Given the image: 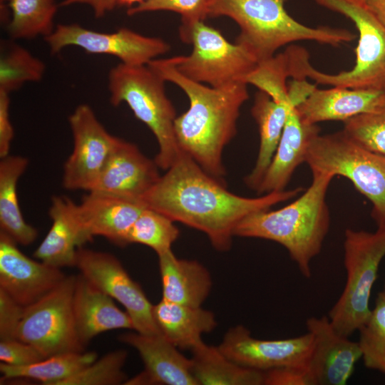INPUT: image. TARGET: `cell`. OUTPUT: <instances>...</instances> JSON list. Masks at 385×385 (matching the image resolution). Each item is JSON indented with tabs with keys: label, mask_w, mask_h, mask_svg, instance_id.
<instances>
[{
	"label": "cell",
	"mask_w": 385,
	"mask_h": 385,
	"mask_svg": "<svg viewBox=\"0 0 385 385\" xmlns=\"http://www.w3.org/2000/svg\"><path fill=\"white\" fill-rule=\"evenodd\" d=\"M304 189L272 192L260 197H241L205 171L182 151L142 199L146 207L173 221L204 232L218 251H227L234 230L248 215L270 209Z\"/></svg>",
	"instance_id": "1"
},
{
	"label": "cell",
	"mask_w": 385,
	"mask_h": 385,
	"mask_svg": "<svg viewBox=\"0 0 385 385\" xmlns=\"http://www.w3.org/2000/svg\"><path fill=\"white\" fill-rule=\"evenodd\" d=\"M147 65L165 81L179 86L188 97V110L175 120L180 150L225 183L222 152L236 135L240 108L249 98L247 84L239 81L220 88L207 86L179 73L170 58H155Z\"/></svg>",
	"instance_id": "2"
},
{
	"label": "cell",
	"mask_w": 385,
	"mask_h": 385,
	"mask_svg": "<svg viewBox=\"0 0 385 385\" xmlns=\"http://www.w3.org/2000/svg\"><path fill=\"white\" fill-rule=\"evenodd\" d=\"M312 173V183L299 198L277 210L251 213L234 230V236L279 243L285 247L306 278L311 277L310 262L320 252L329 229L326 195L334 177L327 173Z\"/></svg>",
	"instance_id": "3"
},
{
	"label": "cell",
	"mask_w": 385,
	"mask_h": 385,
	"mask_svg": "<svg viewBox=\"0 0 385 385\" xmlns=\"http://www.w3.org/2000/svg\"><path fill=\"white\" fill-rule=\"evenodd\" d=\"M287 0H212L209 16L234 20L240 33L236 43L244 46L258 63L274 56L280 47L298 41L338 46L354 40L346 29L305 26L286 11Z\"/></svg>",
	"instance_id": "4"
},
{
	"label": "cell",
	"mask_w": 385,
	"mask_h": 385,
	"mask_svg": "<svg viewBox=\"0 0 385 385\" xmlns=\"http://www.w3.org/2000/svg\"><path fill=\"white\" fill-rule=\"evenodd\" d=\"M349 18L359 31L355 64L351 70L329 74L312 66L309 53L295 46L289 53L291 77L353 89L385 90V26L360 0H314Z\"/></svg>",
	"instance_id": "5"
},
{
	"label": "cell",
	"mask_w": 385,
	"mask_h": 385,
	"mask_svg": "<svg viewBox=\"0 0 385 385\" xmlns=\"http://www.w3.org/2000/svg\"><path fill=\"white\" fill-rule=\"evenodd\" d=\"M165 82L148 65L120 63L108 73L111 103L118 106L125 103L135 117L148 127L159 148L154 160L158 168L166 170L182 150L175 134L176 112L166 95Z\"/></svg>",
	"instance_id": "6"
},
{
	"label": "cell",
	"mask_w": 385,
	"mask_h": 385,
	"mask_svg": "<svg viewBox=\"0 0 385 385\" xmlns=\"http://www.w3.org/2000/svg\"><path fill=\"white\" fill-rule=\"evenodd\" d=\"M344 250L346 283L328 317L339 334L349 337L371 314V289L385 256V230L370 232L346 229Z\"/></svg>",
	"instance_id": "7"
},
{
	"label": "cell",
	"mask_w": 385,
	"mask_h": 385,
	"mask_svg": "<svg viewBox=\"0 0 385 385\" xmlns=\"http://www.w3.org/2000/svg\"><path fill=\"white\" fill-rule=\"evenodd\" d=\"M306 163L312 172L349 179L372 204L377 229L385 230V160L356 143L342 130L317 135L308 148Z\"/></svg>",
	"instance_id": "8"
},
{
	"label": "cell",
	"mask_w": 385,
	"mask_h": 385,
	"mask_svg": "<svg viewBox=\"0 0 385 385\" xmlns=\"http://www.w3.org/2000/svg\"><path fill=\"white\" fill-rule=\"evenodd\" d=\"M179 32L181 40L191 43L192 50L188 56L172 57L170 60L179 73L192 81L208 83L213 88L245 82L258 65L244 46L230 43L204 21L180 27Z\"/></svg>",
	"instance_id": "9"
},
{
	"label": "cell",
	"mask_w": 385,
	"mask_h": 385,
	"mask_svg": "<svg viewBox=\"0 0 385 385\" xmlns=\"http://www.w3.org/2000/svg\"><path fill=\"white\" fill-rule=\"evenodd\" d=\"M76 279V276H66L45 296L24 307L16 339L34 346L45 358L64 352L84 351L73 308Z\"/></svg>",
	"instance_id": "10"
},
{
	"label": "cell",
	"mask_w": 385,
	"mask_h": 385,
	"mask_svg": "<svg viewBox=\"0 0 385 385\" xmlns=\"http://www.w3.org/2000/svg\"><path fill=\"white\" fill-rule=\"evenodd\" d=\"M75 266L86 279L124 307L135 332L161 334L154 318L153 305L114 255L81 247L77 250Z\"/></svg>",
	"instance_id": "11"
},
{
	"label": "cell",
	"mask_w": 385,
	"mask_h": 385,
	"mask_svg": "<svg viewBox=\"0 0 385 385\" xmlns=\"http://www.w3.org/2000/svg\"><path fill=\"white\" fill-rule=\"evenodd\" d=\"M68 123L73 148L63 165L62 184L67 190L91 191L119 138L105 129L86 104L76 108Z\"/></svg>",
	"instance_id": "12"
},
{
	"label": "cell",
	"mask_w": 385,
	"mask_h": 385,
	"mask_svg": "<svg viewBox=\"0 0 385 385\" xmlns=\"http://www.w3.org/2000/svg\"><path fill=\"white\" fill-rule=\"evenodd\" d=\"M44 38L53 54L66 46H76L89 53L114 56L130 66L147 65L170 50V45L163 39L145 36L127 28L102 33L77 24H58Z\"/></svg>",
	"instance_id": "13"
},
{
	"label": "cell",
	"mask_w": 385,
	"mask_h": 385,
	"mask_svg": "<svg viewBox=\"0 0 385 385\" xmlns=\"http://www.w3.org/2000/svg\"><path fill=\"white\" fill-rule=\"evenodd\" d=\"M312 345L309 332L292 338L264 340L254 338L242 325L230 328L218 346L237 364L262 371L284 366L307 368Z\"/></svg>",
	"instance_id": "14"
},
{
	"label": "cell",
	"mask_w": 385,
	"mask_h": 385,
	"mask_svg": "<svg viewBox=\"0 0 385 385\" xmlns=\"http://www.w3.org/2000/svg\"><path fill=\"white\" fill-rule=\"evenodd\" d=\"M312 345L307 369L314 385H344L362 352L357 342L339 334L327 316L306 320Z\"/></svg>",
	"instance_id": "15"
},
{
	"label": "cell",
	"mask_w": 385,
	"mask_h": 385,
	"mask_svg": "<svg viewBox=\"0 0 385 385\" xmlns=\"http://www.w3.org/2000/svg\"><path fill=\"white\" fill-rule=\"evenodd\" d=\"M16 244L0 232V289L26 307L53 289L66 276L61 268L26 256Z\"/></svg>",
	"instance_id": "16"
},
{
	"label": "cell",
	"mask_w": 385,
	"mask_h": 385,
	"mask_svg": "<svg viewBox=\"0 0 385 385\" xmlns=\"http://www.w3.org/2000/svg\"><path fill=\"white\" fill-rule=\"evenodd\" d=\"M118 339L135 348L145 366L142 372L124 384L199 385L192 371V359L183 355L162 334L127 332Z\"/></svg>",
	"instance_id": "17"
},
{
	"label": "cell",
	"mask_w": 385,
	"mask_h": 385,
	"mask_svg": "<svg viewBox=\"0 0 385 385\" xmlns=\"http://www.w3.org/2000/svg\"><path fill=\"white\" fill-rule=\"evenodd\" d=\"M160 177L155 160L135 144L119 138L92 190L142 201Z\"/></svg>",
	"instance_id": "18"
},
{
	"label": "cell",
	"mask_w": 385,
	"mask_h": 385,
	"mask_svg": "<svg viewBox=\"0 0 385 385\" xmlns=\"http://www.w3.org/2000/svg\"><path fill=\"white\" fill-rule=\"evenodd\" d=\"M145 207L140 200L98 190L88 191L77 204L88 241L102 236L120 246L125 245L128 232Z\"/></svg>",
	"instance_id": "19"
},
{
	"label": "cell",
	"mask_w": 385,
	"mask_h": 385,
	"mask_svg": "<svg viewBox=\"0 0 385 385\" xmlns=\"http://www.w3.org/2000/svg\"><path fill=\"white\" fill-rule=\"evenodd\" d=\"M48 215L51 227L34 256L58 268L75 266L78 248L88 241L77 204L67 197L54 196Z\"/></svg>",
	"instance_id": "20"
},
{
	"label": "cell",
	"mask_w": 385,
	"mask_h": 385,
	"mask_svg": "<svg viewBox=\"0 0 385 385\" xmlns=\"http://www.w3.org/2000/svg\"><path fill=\"white\" fill-rule=\"evenodd\" d=\"M73 308L77 332L86 346L98 334L117 329H133L126 312L82 274L76 276Z\"/></svg>",
	"instance_id": "21"
},
{
	"label": "cell",
	"mask_w": 385,
	"mask_h": 385,
	"mask_svg": "<svg viewBox=\"0 0 385 385\" xmlns=\"http://www.w3.org/2000/svg\"><path fill=\"white\" fill-rule=\"evenodd\" d=\"M385 96V90L317 87L298 106L296 111L302 122L317 124L327 120L346 121L373 111Z\"/></svg>",
	"instance_id": "22"
},
{
	"label": "cell",
	"mask_w": 385,
	"mask_h": 385,
	"mask_svg": "<svg viewBox=\"0 0 385 385\" xmlns=\"http://www.w3.org/2000/svg\"><path fill=\"white\" fill-rule=\"evenodd\" d=\"M319 132L317 124L302 122L295 107H291L277 148L257 193L284 190L297 168L306 162L310 143Z\"/></svg>",
	"instance_id": "23"
},
{
	"label": "cell",
	"mask_w": 385,
	"mask_h": 385,
	"mask_svg": "<svg viewBox=\"0 0 385 385\" xmlns=\"http://www.w3.org/2000/svg\"><path fill=\"white\" fill-rule=\"evenodd\" d=\"M162 299L190 307H201L208 297L212 279L196 260L178 259L171 250L158 255Z\"/></svg>",
	"instance_id": "24"
},
{
	"label": "cell",
	"mask_w": 385,
	"mask_h": 385,
	"mask_svg": "<svg viewBox=\"0 0 385 385\" xmlns=\"http://www.w3.org/2000/svg\"><path fill=\"white\" fill-rule=\"evenodd\" d=\"M153 315L161 334L176 347L192 349L201 337L217 326L213 312L162 299L153 305Z\"/></svg>",
	"instance_id": "25"
},
{
	"label": "cell",
	"mask_w": 385,
	"mask_h": 385,
	"mask_svg": "<svg viewBox=\"0 0 385 385\" xmlns=\"http://www.w3.org/2000/svg\"><path fill=\"white\" fill-rule=\"evenodd\" d=\"M292 106H294L291 102L275 101L262 91L255 94L251 113L258 125L260 140L255 165L245 178L250 189H258L277 148L289 110Z\"/></svg>",
	"instance_id": "26"
},
{
	"label": "cell",
	"mask_w": 385,
	"mask_h": 385,
	"mask_svg": "<svg viewBox=\"0 0 385 385\" xmlns=\"http://www.w3.org/2000/svg\"><path fill=\"white\" fill-rule=\"evenodd\" d=\"M29 165L26 158L10 155L0 161V228L17 244L27 246L38 236L23 217L17 196V183Z\"/></svg>",
	"instance_id": "27"
},
{
	"label": "cell",
	"mask_w": 385,
	"mask_h": 385,
	"mask_svg": "<svg viewBox=\"0 0 385 385\" xmlns=\"http://www.w3.org/2000/svg\"><path fill=\"white\" fill-rule=\"evenodd\" d=\"M192 371L199 385H262L265 371L241 366L217 347L201 342L191 349Z\"/></svg>",
	"instance_id": "28"
},
{
	"label": "cell",
	"mask_w": 385,
	"mask_h": 385,
	"mask_svg": "<svg viewBox=\"0 0 385 385\" xmlns=\"http://www.w3.org/2000/svg\"><path fill=\"white\" fill-rule=\"evenodd\" d=\"M95 351L64 352L48 356L28 366H11L1 363V382L16 378L37 380L44 385H59L97 359Z\"/></svg>",
	"instance_id": "29"
},
{
	"label": "cell",
	"mask_w": 385,
	"mask_h": 385,
	"mask_svg": "<svg viewBox=\"0 0 385 385\" xmlns=\"http://www.w3.org/2000/svg\"><path fill=\"white\" fill-rule=\"evenodd\" d=\"M9 2L11 18L7 30L11 38L46 37L54 30L53 19L57 11L54 0H10Z\"/></svg>",
	"instance_id": "30"
},
{
	"label": "cell",
	"mask_w": 385,
	"mask_h": 385,
	"mask_svg": "<svg viewBox=\"0 0 385 385\" xmlns=\"http://www.w3.org/2000/svg\"><path fill=\"white\" fill-rule=\"evenodd\" d=\"M173 222L163 214L146 207L128 232L125 245L141 244L157 255L170 250L180 234Z\"/></svg>",
	"instance_id": "31"
},
{
	"label": "cell",
	"mask_w": 385,
	"mask_h": 385,
	"mask_svg": "<svg viewBox=\"0 0 385 385\" xmlns=\"http://www.w3.org/2000/svg\"><path fill=\"white\" fill-rule=\"evenodd\" d=\"M44 63L24 47L13 44L0 58V91L10 93L26 82L39 81L43 76Z\"/></svg>",
	"instance_id": "32"
},
{
	"label": "cell",
	"mask_w": 385,
	"mask_h": 385,
	"mask_svg": "<svg viewBox=\"0 0 385 385\" xmlns=\"http://www.w3.org/2000/svg\"><path fill=\"white\" fill-rule=\"evenodd\" d=\"M366 367L385 374V291L379 293L366 322L358 330Z\"/></svg>",
	"instance_id": "33"
},
{
	"label": "cell",
	"mask_w": 385,
	"mask_h": 385,
	"mask_svg": "<svg viewBox=\"0 0 385 385\" xmlns=\"http://www.w3.org/2000/svg\"><path fill=\"white\" fill-rule=\"evenodd\" d=\"M342 131L361 147L385 156V96L371 112L344 122Z\"/></svg>",
	"instance_id": "34"
},
{
	"label": "cell",
	"mask_w": 385,
	"mask_h": 385,
	"mask_svg": "<svg viewBox=\"0 0 385 385\" xmlns=\"http://www.w3.org/2000/svg\"><path fill=\"white\" fill-rule=\"evenodd\" d=\"M288 77H290L288 58L284 51L259 63L245 82L255 86L275 101L293 104L288 93Z\"/></svg>",
	"instance_id": "35"
},
{
	"label": "cell",
	"mask_w": 385,
	"mask_h": 385,
	"mask_svg": "<svg viewBox=\"0 0 385 385\" xmlns=\"http://www.w3.org/2000/svg\"><path fill=\"white\" fill-rule=\"evenodd\" d=\"M128 356L125 350H115L96 359L59 385H119L128 377L123 371Z\"/></svg>",
	"instance_id": "36"
},
{
	"label": "cell",
	"mask_w": 385,
	"mask_h": 385,
	"mask_svg": "<svg viewBox=\"0 0 385 385\" xmlns=\"http://www.w3.org/2000/svg\"><path fill=\"white\" fill-rule=\"evenodd\" d=\"M212 2V0H145L130 6L127 14L133 16L148 11H173L181 16L180 27H187L209 16Z\"/></svg>",
	"instance_id": "37"
},
{
	"label": "cell",
	"mask_w": 385,
	"mask_h": 385,
	"mask_svg": "<svg viewBox=\"0 0 385 385\" xmlns=\"http://www.w3.org/2000/svg\"><path fill=\"white\" fill-rule=\"evenodd\" d=\"M45 356L34 346L19 339L0 342V360L11 366H28L35 364Z\"/></svg>",
	"instance_id": "38"
},
{
	"label": "cell",
	"mask_w": 385,
	"mask_h": 385,
	"mask_svg": "<svg viewBox=\"0 0 385 385\" xmlns=\"http://www.w3.org/2000/svg\"><path fill=\"white\" fill-rule=\"evenodd\" d=\"M24 307L0 289V339H16V332L23 317Z\"/></svg>",
	"instance_id": "39"
},
{
	"label": "cell",
	"mask_w": 385,
	"mask_h": 385,
	"mask_svg": "<svg viewBox=\"0 0 385 385\" xmlns=\"http://www.w3.org/2000/svg\"><path fill=\"white\" fill-rule=\"evenodd\" d=\"M265 385H314L306 367L284 366L265 371Z\"/></svg>",
	"instance_id": "40"
},
{
	"label": "cell",
	"mask_w": 385,
	"mask_h": 385,
	"mask_svg": "<svg viewBox=\"0 0 385 385\" xmlns=\"http://www.w3.org/2000/svg\"><path fill=\"white\" fill-rule=\"evenodd\" d=\"M9 93L0 91V158L9 155L14 135L9 115Z\"/></svg>",
	"instance_id": "41"
},
{
	"label": "cell",
	"mask_w": 385,
	"mask_h": 385,
	"mask_svg": "<svg viewBox=\"0 0 385 385\" xmlns=\"http://www.w3.org/2000/svg\"><path fill=\"white\" fill-rule=\"evenodd\" d=\"M81 4L90 6L96 18L103 16L118 5V0H63L59 6H67Z\"/></svg>",
	"instance_id": "42"
},
{
	"label": "cell",
	"mask_w": 385,
	"mask_h": 385,
	"mask_svg": "<svg viewBox=\"0 0 385 385\" xmlns=\"http://www.w3.org/2000/svg\"><path fill=\"white\" fill-rule=\"evenodd\" d=\"M369 9L385 26V0H364Z\"/></svg>",
	"instance_id": "43"
},
{
	"label": "cell",
	"mask_w": 385,
	"mask_h": 385,
	"mask_svg": "<svg viewBox=\"0 0 385 385\" xmlns=\"http://www.w3.org/2000/svg\"><path fill=\"white\" fill-rule=\"evenodd\" d=\"M145 0H118V5L131 6L134 4H139Z\"/></svg>",
	"instance_id": "44"
},
{
	"label": "cell",
	"mask_w": 385,
	"mask_h": 385,
	"mask_svg": "<svg viewBox=\"0 0 385 385\" xmlns=\"http://www.w3.org/2000/svg\"><path fill=\"white\" fill-rule=\"evenodd\" d=\"M0 1H1V3H2V2L4 3V2H5V1H9L10 0H0Z\"/></svg>",
	"instance_id": "45"
},
{
	"label": "cell",
	"mask_w": 385,
	"mask_h": 385,
	"mask_svg": "<svg viewBox=\"0 0 385 385\" xmlns=\"http://www.w3.org/2000/svg\"><path fill=\"white\" fill-rule=\"evenodd\" d=\"M384 290L385 291V285H384Z\"/></svg>",
	"instance_id": "46"
},
{
	"label": "cell",
	"mask_w": 385,
	"mask_h": 385,
	"mask_svg": "<svg viewBox=\"0 0 385 385\" xmlns=\"http://www.w3.org/2000/svg\"><path fill=\"white\" fill-rule=\"evenodd\" d=\"M384 160H385V156L384 155Z\"/></svg>",
	"instance_id": "47"
},
{
	"label": "cell",
	"mask_w": 385,
	"mask_h": 385,
	"mask_svg": "<svg viewBox=\"0 0 385 385\" xmlns=\"http://www.w3.org/2000/svg\"><path fill=\"white\" fill-rule=\"evenodd\" d=\"M360 1H363L364 0H360Z\"/></svg>",
	"instance_id": "48"
}]
</instances>
